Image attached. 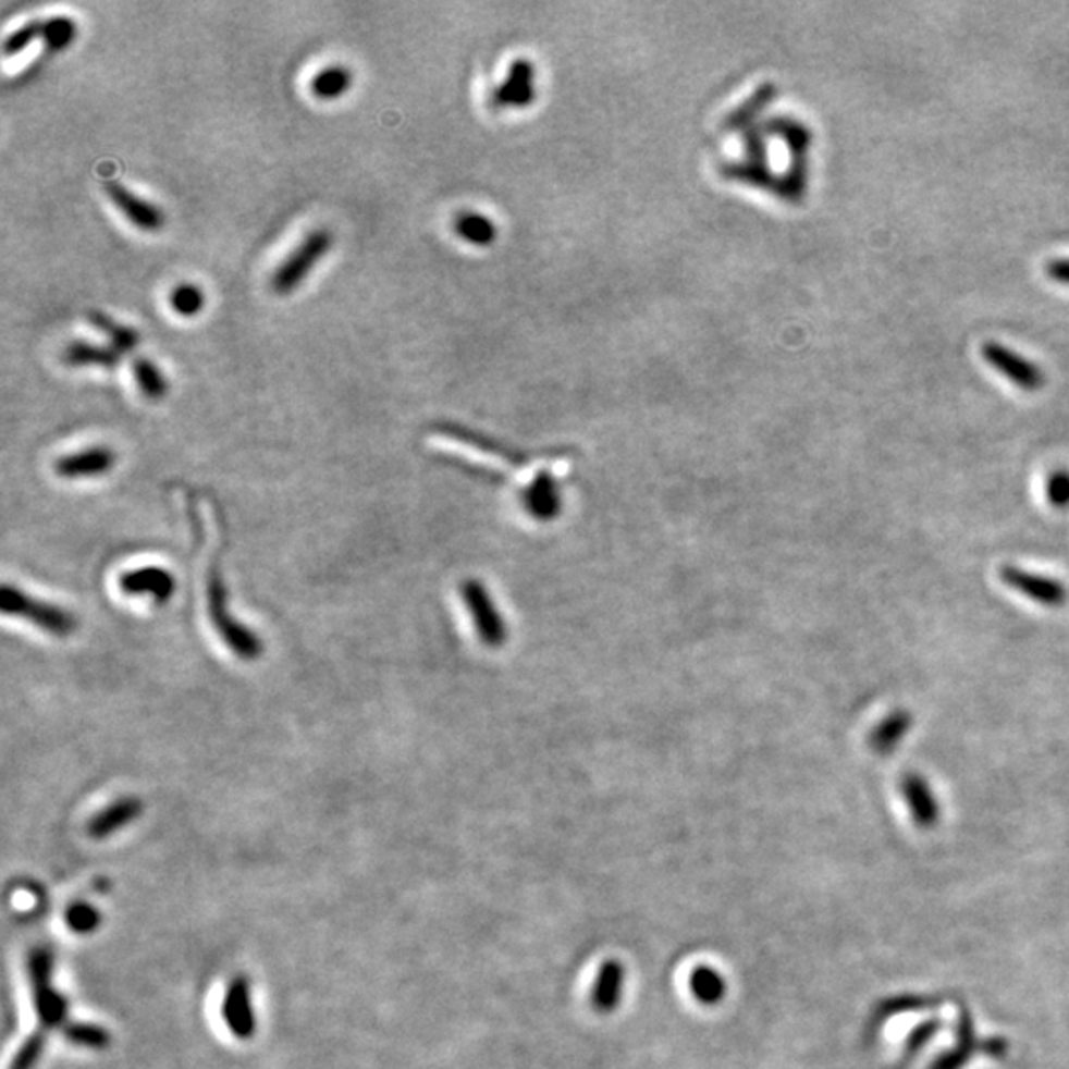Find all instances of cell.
Wrapping results in <instances>:
<instances>
[{
    "label": "cell",
    "mask_w": 1069,
    "mask_h": 1069,
    "mask_svg": "<svg viewBox=\"0 0 1069 1069\" xmlns=\"http://www.w3.org/2000/svg\"><path fill=\"white\" fill-rule=\"evenodd\" d=\"M974 1052H976V1040H974V1028H972L971 1016L962 1012L960 1015L957 1044L949 1052H945L931 1066V1069H962L969 1064V1059L972 1058Z\"/></svg>",
    "instance_id": "obj_17"
},
{
    "label": "cell",
    "mask_w": 1069,
    "mask_h": 1069,
    "mask_svg": "<svg viewBox=\"0 0 1069 1069\" xmlns=\"http://www.w3.org/2000/svg\"><path fill=\"white\" fill-rule=\"evenodd\" d=\"M938 1028H941V1022H938V1020L919 1025L916 1032H913V1034L909 1036V1040H907V1056H913V1054H917L921 1047L925 1046L929 1040L937 1034Z\"/></svg>",
    "instance_id": "obj_29"
},
{
    "label": "cell",
    "mask_w": 1069,
    "mask_h": 1069,
    "mask_svg": "<svg viewBox=\"0 0 1069 1069\" xmlns=\"http://www.w3.org/2000/svg\"><path fill=\"white\" fill-rule=\"evenodd\" d=\"M42 1044H45V1037L42 1034H36V1036L30 1037L26 1044H24L21 1054L14 1059L12 1064V1069H33L34 1061L40 1056V1049H42Z\"/></svg>",
    "instance_id": "obj_28"
},
{
    "label": "cell",
    "mask_w": 1069,
    "mask_h": 1069,
    "mask_svg": "<svg viewBox=\"0 0 1069 1069\" xmlns=\"http://www.w3.org/2000/svg\"><path fill=\"white\" fill-rule=\"evenodd\" d=\"M335 244L333 234L328 229L311 230L304 241L295 246V250L275 268L272 275V290L278 295L294 294L304 284L307 275L317 263L325 258V254Z\"/></svg>",
    "instance_id": "obj_2"
},
{
    "label": "cell",
    "mask_w": 1069,
    "mask_h": 1069,
    "mask_svg": "<svg viewBox=\"0 0 1069 1069\" xmlns=\"http://www.w3.org/2000/svg\"><path fill=\"white\" fill-rule=\"evenodd\" d=\"M689 988L699 1003L717 1004L725 994V981L720 972L710 967H698L689 976Z\"/></svg>",
    "instance_id": "obj_21"
},
{
    "label": "cell",
    "mask_w": 1069,
    "mask_h": 1069,
    "mask_svg": "<svg viewBox=\"0 0 1069 1069\" xmlns=\"http://www.w3.org/2000/svg\"><path fill=\"white\" fill-rule=\"evenodd\" d=\"M205 304H207V297H205V292L197 284L183 282V284L175 285L171 290V294H169V306L175 311L176 316H198L205 309Z\"/></svg>",
    "instance_id": "obj_22"
},
{
    "label": "cell",
    "mask_w": 1069,
    "mask_h": 1069,
    "mask_svg": "<svg viewBox=\"0 0 1069 1069\" xmlns=\"http://www.w3.org/2000/svg\"><path fill=\"white\" fill-rule=\"evenodd\" d=\"M115 452L106 446L88 447L82 452L67 454L56 459L54 469L60 478L82 480V478H98L108 474L115 466Z\"/></svg>",
    "instance_id": "obj_9"
},
{
    "label": "cell",
    "mask_w": 1069,
    "mask_h": 1069,
    "mask_svg": "<svg viewBox=\"0 0 1069 1069\" xmlns=\"http://www.w3.org/2000/svg\"><path fill=\"white\" fill-rule=\"evenodd\" d=\"M0 611L7 616H23L40 630L58 638H67L77 628L76 616L72 612L33 599L24 594L23 590L14 589L12 585H4L0 590Z\"/></svg>",
    "instance_id": "obj_3"
},
{
    "label": "cell",
    "mask_w": 1069,
    "mask_h": 1069,
    "mask_svg": "<svg viewBox=\"0 0 1069 1069\" xmlns=\"http://www.w3.org/2000/svg\"><path fill=\"white\" fill-rule=\"evenodd\" d=\"M224 1020L234 1036L250 1037L254 1034L256 1020L251 1015L250 993L244 979H236L229 988L224 1000Z\"/></svg>",
    "instance_id": "obj_13"
},
{
    "label": "cell",
    "mask_w": 1069,
    "mask_h": 1069,
    "mask_svg": "<svg viewBox=\"0 0 1069 1069\" xmlns=\"http://www.w3.org/2000/svg\"><path fill=\"white\" fill-rule=\"evenodd\" d=\"M913 721H916L913 713L909 710L899 708V710L889 711L870 733V737H868L870 749L880 757L895 753L899 749V745L906 741L907 735L913 729Z\"/></svg>",
    "instance_id": "obj_11"
},
{
    "label": "cell",
    "mask_w": 1069,
    "mask_h": 1069,
    "mask_svg": "<svg viewBox=\"0 0 1069 1069\" xmlns=\"http://www.w3.org/2000/svg\"><path fill=\"white\" fill-rule=\"evenodd\" d=\"M42 33H45V21H30L23 24L4 40V54L14 56L23 52L33 45L34 40H42Z\"/></svg>",
    "instance_id": "obj_24"
},
{
    "label": "cell",
    "mask_w": 1069,
    "mask_h": 1069,
    "mask_svg": "<svg viewBox=\"0 0 1069 1069\" xmlns=\"http://www.w3.org/2000/svg\"><path fill=\"white\" fill-rule=\"evenodd\" d=\"M901 797L906 798L907 807L917 828L933 830L941 819V807L927 778L919 773H906L899 781Z\"/></svg>",
    "instance_id": "obj_8"
},
{
    "label": "cell",
    "mask_w": 1069,
    "mask_h": 1069,
    "mask_svg": "<svg viewBox=\"0 0 1069 1069\" xmlns=\"http://www.w3.org/2000/svg\"><path fill=\"white\" fill-rule=\"evenodd\" d=\"M133 377H135V382H137L143 396L149 401H155V403L163 401L169 393V382H167L163 371L147 357L133 360Z\"/></svg>",
    "instance_id": "obj_19"
},
{
    "label": "cell",
    "mask_w": 1069,
    "mask_h": 1069,
    "mask_svg": "<svg viewBox=\"0 0 1069 1069\" xmlns=\"http://www.w3.org/2000/svg\"><path fill=\"white\" fill-rule=\"evenodd\" d=\"M76 36L77 24L70 16H52V19L45 21L42 40H45L46 48H50L52 52L66 50L67 46L76 40Z\"/></svg>",
    "instance_id": "obj_23"
},
{
    "label": "cell",
    "mask_w": 1069,
    "mask_h": 1069,
    "mask_svg": "<svg viewBox=\"0 0 1069 1069\" xmlns=\"http://www.w3.org/2000/svg\"><path fill=\"white\" fill-rule=\"evenodd\" d=\"M66 1034L77 1046L103 1047L110 1042V1036L98 1025H70L66 1028Z\"/></svg>",
    "instance_id": "obj_26"
},
{
    "label": "cell",
    "mask_w": 1069,
    "mask_h": 1069,
    "mask_svg": "<svg viewBox=\"0 0 1069 1069\" xmlns=\"http://www.w3.org/2000/svg\"><path fill=\"white\" fill-rule=\"evenodd\" d=\"M207 597L208 616L220 634V638L229 646L230 652L248 662L258 660L263 652L262 640L256 636V632H251L250 628L232 618L229 612L226 587L217 565H212L208 575Z\"/></svg>",
    "instance_id": "obj_1"
},
{
    "label": "cell",
    "mask_w": 1069,
    "mask_h": 1069,
    "mask_svg": "<svg viewBox=\"0 0 1069 1069\" xmlns=\"http://www.w3.org/2000/svg\"><path fill=\"white\" fill-rule=\"evenodd\" d=\"M1047 502L1056 509H1069V469H1054L1046 483Z\"/></svg>",
    "instance_id": "obj_25"
},
{
    "label": "cell",
    "mask_w": 1069,
    "mask_h": 1069,
    "mask_svg": "<svg viewBox=\"0 0 1069 1069\" xmlns=\"http://www.w3.org/2000/svg\"><path fill=\"white\" fill-rule=\"evenodd\" d=\"M120 587L125 594H149L157 604H164L175 594L176 580L167 568H135L121 577Z\"/></svg>",
    "instance_id": "obj_10"
},
{
    "label": "cell",
    "mask_w": 1069,
    "mask_h": 1069,
    "mask_svg": "<svg viewBox=\"0 0 1069 1069\" xmlns=\"http://www.w3.org/2000/svg\"><path fill=\"white\" fill-rule=\"evenodd\" d=\"M462 592H464V601L468 604L469 612L474 616V623L478 626V632H480L481 638L488 644L497 642V638H502L503 636L502 623H500V616L493 611V604H491L488 592L476 580H468L464 585Z\"/></svg>",
    "instance_id": "obj_12"
},
{
    "label": "cell",
    "mask_w": 1069,
    "mask_h": 1069,
    "mask_svg": "<svg viewBox=\"0 0 1069 1069\" xmlns=\"http://www.w3.org/2000/svg\"><path fill=\"white\" fill-rule=\"evenodd\" d=\"M351 88H353V72L345 66L323 67L309 84L311 94L323 101L343 98Z\"/></svg>",
    "instance_id": "obj_18"
},
{
    "label": "cell",
    "mask_w": 1069,
    "mask_h": 1069,
    "mask_svg": "<svg viewBox=\"0 0 1069 1069\" xmlns=\"http://www.w3.org/2000/svg\"><path fill=\"white\" fill-rule=\"evenodd\" d=\"M54 955L48 947H34L28 955V976L33 986L34 1008L45 1030L64 1024L66 1000L56 991Z\"/></svg>",
    "instance_id": "obj_4"
},
{
    "label": "cell",
    "mask_w": 1069,
    "mask_h": 1069,
    "mask_svg": "<svg viewBox=\"0 0 1069 1069\" xmlns=\"http://www.w3.org/2000/svg\"><path fill=\"white\" fill-rule=\"evenodd\" d=\"M623 988V964L618 960L602 962L599 974L594 979V986H592V1006L601 1012H611L620 1003Z\"/></svg>",
    "instance_id": "obj_16"
},
{
    "label": "cell",
    "mask_w": 1069,
    "mask_h": 1069,
    "mask_svg": "<svg viewBox=\"0 0 1069 1069\" xmlns=\"http://www.w3.org/2000/svg\"><path fill=\"white\" fill-rule=\"evenodd\" d=\"M67 925L77 931V933H89L99 925V913L98 909H94L91 906H86V904H77V906L70 907L67 909Z\"/></svg>",
    "instance_id": "obj_27"
},
{
    "label": "cell",
    "mask_w": 1069,
    "mask_h": 1069,
    "mask_svg": "<svg viewBox=\"0 0 1069 1069\" xmlns=\"http://www.w3.org/2000/svg\"><path fill=\"white\" fill-rule=\"evenodd\" d=\"M88 321L94 328L99 329L106 337L110 339L111 345L120 353H130L139 345V333L133 328H127L123 323H118L113 317L101 311H89Z\"/></svg>",
    "instance_id": "obj_20"
},
{
    "label": "cell",
    "mask_w": 1069,
    "mask_h": 1069,
    "mask_svg": "<svg viewBox=\"0 0 1069 1069\" xmlns=\"http://www.w3.org/2000/svg\"><path fill=\"white\" fill-rule=\"evenodd\" d=\"M1046 275L1052 282L1069 285V258H1056L1046 263Z\"/></svg>",
    "instance_id": "obj_30"
},
{
    "label": "cell",
    "mask_w": 1069,
    "mask_h": 1069,
    "mask_svg": "<svg viewBox=\"0 0 1069 1069\" xmlns=\"http://www.w3.org/2000/svg\"><path fill=\"white\" fill-rule=\"evenodd\" d=\"M1000 579L1008 589L1020 592L1022 597L1036 602L1040 606L1061 609L1068 604L1069 590L1061 580L1030 573V570L1015 567V565H1004L1000 568Z\"/></svg>",
    "instance_id": "obj_6"
},
{
    "label": "cell",
    "mask_w": 1069,
    "mask_h": 1069,
    "mask_svg": "<svg viewBox=\"0 0 1069 1069\" xmlns=\"http://www.w3.org/2000/svg\"><path fill=\"white\" fill-rule=\"evenodd\" d=\"M143 804L137 798H121L113 802L106 810H101L94 819L89 820L88 832L91 838H108L115 834L118 830L125 828L132 824L133 820L142 814Z\"/></svg>",
    "instance_id": "obj_14"
},
{
    "label": "cell",
    "mask_w": 1069,
    "mask_h": 1069,
    "mask_svg": "<svg viewBox=\"0 0 1069 1069\" xmlns=\"http://www.w3.org/2000/svg\"><path fill=\"white\" fill-rule=\"evenodd\" d=\"M62 360L67 367H101L111 371L120 367L121 353L113 345L72 341L62 351Z\"/></svg>",
    "instance_id": "obj_15"
},
{
    "label": "cell",
    "mask_w": 1069,
    "mask_h": 1069,
    "mask_svg": "<svg viewBox=\"0 0 1069 1069\" xmlns=\"http://www.w3.org/2000/svg\"><path fill=\"white\" fill-rule=\"evenodd\" d=\"M103 188H106V195L110 197L111 202L115 205V208L125 219L132 222L135 229L143 230V232H159L163 229L164 212L157 205L137 197L127 186L120 185L115 181H108Z\"/></svg>",
    "instance_id": "obj_7"
},
{
    "label": "cell",
    "mask_w": 1069,
    "mask_h": 1069,
    "mask_svg": "<svg viewBox=\"0 0 1069 1069\" xmlns=\"http://www.w3.org/2000/svg\"><path fill=\"white\" fill-rule=\"evenodd\" d=\"M981 355L994 371L1000 372L1022 391L1034 393L1046 384V374L1037 367V363L1016 353L1008 345H1003L998 341H986L982 345Z\"/></svg>",
    "instance_id": "obj_5"
}]
</instances>
